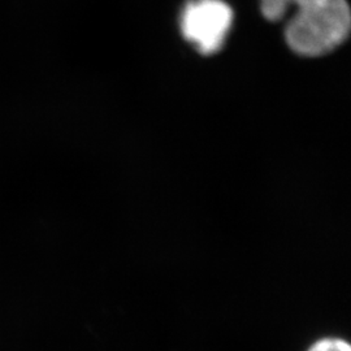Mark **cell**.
<instances>
[{
  "instance_id": "2",
  "label": "cell",
  "mask_w": 351,
  "mask_h": 351,
  "mask_svg": "<svg viewBox=\"0 0 351 351\" xmlns=\"http://www.w3.org/2000/svg\"><path fill=\"white\" fill-rule=\"evenodd\" d=\"M233 23V11L223 0L189 1L181 16V30L186 40L203 55L220 50Z\"/></svg>"
},
{
  "instance_id": "1",
  "label": "cell",
  "mask_w": 351,
  "mask_h": 351,
  "mask_svg": "<svg viewBox=\"0 0 351 351\" xmlns=\"http://www.w3.org/2000/svg\"><path fill=\"white\" fill-rule=\"evenodd\" d=\"M295 10L285 29L289 47L303 56H322L339 46L350 32V8L346 0H262L269 21Z\"/></svg>"
},
{
  "instance_id": "3",
  "label": "cell",
  "mask_w": 351,
  "mask_h": 351,
  "mask_svg": "<svg viewBox=\"0 0 351 351\" xmlns=\"http://www.w3.org/2000/svg\"><path fill=\"white\" fill-rule=\"evenodd\" d=\"M308 351H350V346L343 339H323L317 341Z\"/></svg>"
}]
</instances>
